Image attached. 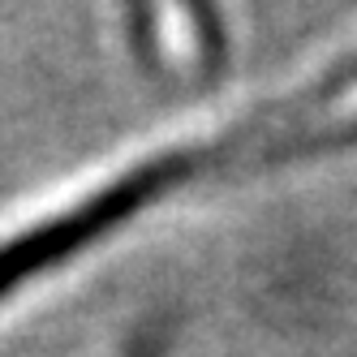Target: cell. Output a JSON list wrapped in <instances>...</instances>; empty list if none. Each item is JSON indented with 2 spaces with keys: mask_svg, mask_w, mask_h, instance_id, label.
Masks as SVG:
<instances>
[{
  "mask_svg": "<svg viewBox=\"0 0 357 357\" xmlns=\"http://www.w3.org/2000/svg\"><path fill=\"white\" fill-rule=\"evenodd\" d=\"M228 168V146L207 142V146H185V151H168V155L151 160L134 172H125L121 181L104 185L99 194L82 198L73 211L52 215L26 233L9 237L0 245V301L9 293H17L26 280H35L39 271L56 267L65 259H73L78 250L95 245L99 237H108L112 228H121L125 220H134L138 211H146L155 198L181 190L190 181H198L202 172H224Z\"/></svg>",
  "mask_w": 357,
  "mask_h": 357,
  "instance_id": "6da1fadb",
  "label": "cell"
}]
</instances>
